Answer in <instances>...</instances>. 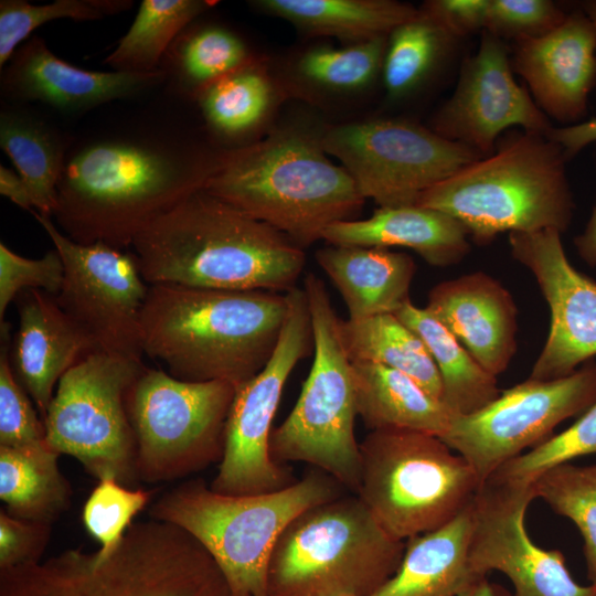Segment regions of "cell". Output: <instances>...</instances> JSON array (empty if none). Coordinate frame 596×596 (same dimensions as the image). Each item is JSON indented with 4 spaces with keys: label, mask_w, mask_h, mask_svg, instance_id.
<instances>
[{
    "label": "cell",
    "mask_w": 596,
    "mask_h": 596,
    "mask_svg": "<svg viewBox=\"0 0 596 596\" xmlns=\"http://www.w3.org/2000/svg\"><path fill=\"white\" fill-rule=\"evenodd\" d=\"M225 151L203 150L172 123L106 130L68 147L53 216L76 243L125 251L151 222L202 190Z\"/></svg>",
    "instance_id": "6da1fadb"
},
{
    "label": "cell",
    "mask_w": 596,
    "mask_h": 596,
    "mask_svg": "<svg viewBox=\"0 0 596 596\" xmlns=\"http://www.w3.org/2000/svg\"><path fill=\"white\" fill-rule=\"evenodd\" d=\"M131 248L148 285L287 292L306 263L285 234L203 189L146 226Z\"/></svg>",
    "instance_id": "7a4b0ae2"
},
{
    "label": "cell",
    "mask_w": 596,
    "mask_h": 596,
    "mask_svg": "<svg viewBox=\"0 0 596 596\" xmlns=\"http://www.w3.org/2000/svg\"><path fill=\"white\" fill-rule=\"evenodd\" d=\"M287 292L149 285L141 311L143 354L188 382L256 376L277 347Z\"/></svg>",
    "instance_id": "3957f363"
},
{
    "label": "cell",
    "mask_w": 596,
    "mask_h": 596,
    "mask_svg": "<svg viewBox=\"0 0 596 596\" xmlns=\"http://www.w3.org/2000/svg\"><path fill=\"white\" fill-rule=\"evenodd\" d=\"M203 190L301 248L322 240L330 225L354 220L365 201L319 139L291 129L227 149Z\"/></svg>",
    "instance_id": "277c9868"
},
{
    "label": "cell",
    "mask_w": 596,
    "mask_h": 596,
    "mask_svg": "<svg viewBox=\"0 0 596 596\" xmlns=\"http://www.w3.org/2000/svg\"><path fill=\"white\" fill-rule=\"evenodd\" d=\"M0 596H232L207 551L155 519L132 523L106 556L67 549L0 570Z\"/></svg>",
    "instance_id": "5b68a950"
},
{
    "label": "cell",
    "mask_w": 596,
    "mask_h": 596,
    "mask_svg": "<svg viewBox=\"0 0 596 596\" xmlns=\"http://www.w3.org/2000/svg\"><path fill=\"white\" fill-rule=\"evenodd\" d=\"M496 145L494 152L423 192L415 205L455 217L478 245L505 231L565 232L575 204L561 146L517 129Z\"/></svg>",
    "instance_id": "8992f818"
},
{
    "label": "cell",
    "mask_w": 596,
    "mask_h": 596,
    "mask_svg": "<svg viewBox=\"0 0 596 596\" xmlns=\"http://www.w3.org/2000/svg\"><path fill=\"white\" fill-rule=\"evenodd\" d=\"M347 492L318 468L260 494H222L193 479L163 493L149 514L192 535L215 561L232 596H268L269 560L286 526L305 510Z\"/></svg>",
    "instance_id": "52a82bcc"
},
{
    "label": "cell",
    "mask_w": 596,
    "mask_h": 596,
    "mask_svg": "<svg viewBox=\"0 0 596 596\" xmlns=\"http://www.w3.org/2000/svg\"><path fill=\"white\" fill-rule=\"evenodd\" d=\"M404 552L405 541L348 492L286 526L269 560L268 596H370L396 573Z\"/></svg>",
    "instance_id": "ba28073f"
},
{
    "label": "cell",
    "mask_w": 596,
    "mask_h": 596,
    "mask_svg": "<svg viewBox=\"0 0 596 596\" xmlns=\"http://www.w3.org/2000/svg\"><path fill=\"white\" fill-rule=\"evenodd\" d=\"M358 497L394 539L446 524L483 483L472 466L440 437L409 429L370 430L360 443Z\"/></svg>",
    "instance_id": "9c48e42d"
},
{
    "label": "cell",
    "mask_w": 596,
    "mask_h": 596,
    "mask_svg": "<svg viewBox=\"0 0 596 596\" xmlns=\"http://www.w3.org/2000/svg\"><path fill=\"white\" fill-rule=\"evenodd\" d=\"M313 332L315 358L300 395L286 419L273 429L272 458L281 465L306 462L339 481L350 493L361 485L355 385L339 333L340 318L323 281L304 280Z\"/></svg>",
    "instance_id": "30bf717a"
},
{
    "label": "cell",
    "mask_w": 596,
    "mask_h": 596,
    "mask_svg": "<svg viewBox=\"0 0 596 596\" xmlns=\"http://www.w3.org/2000/svg\"><path fill=\"white\" fill-rule=\"evenodd\" d=\"M235 393L230 382H188L146 368L127 396L138 481H172L220 464Z\"/></svg>",
    "instance_id": "8fae6325"
},
{
    "label": "cell",
    "mask_w": 596,
    "mask_h": 596,
    "mask_svg": "<svg viewBox=\"0 0 596 596\" xmlns=\"http://www.w3.org/2000/svg\"><path fill=\"white\" fill-rule=\"evenodd\" d=\"M142 361L92 351L58 381L44 425L49 446L77 459L97 480L126 487L138 481L136 439L127 412L128 393Z\"/></svg>",
    "instance_id": "7c38bea8"
},
{
    "label": "cell",
    "mask_w": 596,
    "mask_h": 596,
    "mask_svg": "<svg viewBox=\"0 0 596 596\" xmlns=\"http://www.w3.org/2000/svg\"><path fill=\"white\" fill-rule=\"evenodd\" d=\"M288 311L277 347L265 368L236 387L225 425L224 453L210 488L222 494L270 493L298 478L269 450L272 424L295 365L308 356L313 332L304 288L287 291Z\"/></svg>",
    "instance_id": "4fadbf2b"
},
{
    "label": "cell",
    "mask_w": 596,
    "mask_h": 596,
    "mask_svg": "<svg viewBox=\"0 0 596 596\" xmlns=\"http://www.w3.org/2000/svg\"><path fill=\"white\" fill-rule=\"evenodd\" d=\"M318 139L364 199L380 207L415 205L423 192L483 157L434 130L396 119L333 126Z\"/></svg>",
    "instance_id": "5bb4252c"
},
{
    "label": "cell",
    "mask_w": 596,
    "mask_h": 596,
    "mask_svg": "<svg viewBox=\"0 0 596 596\" xmlns=\"http://www.w3.org/2000/svg\"><path fill=\"white\" fill-rule=\"evenodd\" d=\"M64 264V280L54 296L61 309L82 330L95 351L140 361L143 355L140 319L149 285L132 252L106 244H79L32 210Z\"/></svg>",
    "instance_id": "9a60e30c"
},
{
    "label": "cell",
    "mask_w": 596,
    "mask_h": 596,
    "mask_svg": "<svg viewBox=\"0 0 596 596\" xmlns=\"http://www.w3.org/2000/svg\"><path fill=\"white\" fill-rule=\"evenodd\" d=\"M596 403V362L549 381L528 379L468 415H455L441 439L485 482L510 459L552 437L563 421Z\"/></svg>",
    "instance_id": "2e32d148"
},
{
    "label": "cell",
    "mask_w": 596,
    "mask_h": 596,
    "mask_svg": "<svg viewBox=\"0 0 596 596\" xmlns=\"http://www.w3.org/2000/svg\"><path fill=\"white\" fill-rule=\"evenodd\" d=\"M533 482L488 478L472 500L469 565L482 579L491 571L504 574L513 596H596L594 585H579L558 550L536 545L525 529Z\"/></svg>",
    "instance_id": "e0dca14e"
},
{
    "label": "cell",
    "mask_w": 596,
    "mask_h": 596,
    "mask_svg": "<svg viewBox=\"0 0 596 596\" xmlns=\"http://www.w3.org/2000/svg\"><path fill=\"white\" fill-rule=\"evenodd\" d=\"M509 244L512 257L534 275L551 310L550 332L529 379L567 376L596 355V281L570 263L556 230L511 232Z\"/></svg>",
    "instance_id": "ac0fdd59"
},
{
    "label": "cell",
    "mask_w": 596,
    "mask_h": 596,
    "mask_svg": "<svg viewBox=\"0 0 596 596\" xmlns=\"http://www.w3.org/2000/svg\"><path fill=\"white\" fill-rule=\"evenodd\" d=\"M511 127L544 136L553 128L515 82L503 40L483 30L477 53L465 60L456 89L435 115L432 130L486 157Z\"/></svg>",
    "instance_id": "d6986e66"
},
{
    "label": "cell",
    "mask_w": 596,
    "mask_h": 596,
    "mask_svg": "<svg viewBox=\"0 0 596 596\" xmlns=\"http://www.w3.org/2000/svg\"><path fill=\"white\" fill-rule=\"evenodd\" d=\"M512 65L545 115L582 123L596 85V29L584 11L572 12L549 33L517 41Z\"/></svg>",
    "instance_id": "ffe728a7"
},
{
    "label": "cell",
    "mask_w": 596,
    "mask_h": 596,
    "mask_svg": "<svg viewBox=\"0 0 596 596\" xmlns=\"http://www.w3.org/2000/svg\"><path fill=\"white\" fill-rule=\"evenodd\" d=\"M4 66L1 92L6 97L41 102L66 114L137 96L166 78L162 70L127 73L79 68L57 57L39 36L25 41Z\"/></svg>",
    "instance_id": "44dd1931"
},
{
    "label": "cell",
    "mask_w": 596,
    "mask_h": 596,
    "mask_svg": "<svg viewBox=\"0 0 596 596\" xmlns=\"http://www.w3.org/2000/svg\"><path fill=\"white\" fill-rule=\"evenodd\" d=\"M425 309L490 374L509 366L517 351V306L504 286L483 272L439 283Z\"/></svg>",
    "instance_id": "7402d4cb"
},
{
    "label": "cell",
    "mask_w": 596,
    "mask_h": 596,
    "mask_svg": "<svg viewBox=\"0 0 596 596\" xmlns=\"http://www.w3.org/2000/svg\"><path fill=\"white\" fill-rule=\"evenodd\" d=\"M17 300L19 327L10 347V363L44 421L60 379L95 350L53 296L31 289Z\"/></svg>",
    "instance_id": "603a6c76"
},
{
    "label": "cell",
    "mask_w": 596,
    "mask_h": 596,
    "mask_svg": "<svg viewBox=\"0 0 596 596\" xmlns=\"http://www.w3.org/2000/svg\"><path fill=\"white\" fill-rule=\"evenodd\" d=\"M467 228L441 211L419 205L379 207L366 220L330 225L322 240L336 246L414 249L426 263L446 267L460 263L470 252Z\"/></svg>",
    "instance_id": "cb8c5ba5"
},
{
    "label": "cell",
    "mask_w": 596,
    "mask_h": 596,
    "mask_svg": "<svg viewBox=\"0 0 596 596\" xmlns=\"http://www.w3.org/2000/svg\"><path fill=\"white\" fill-rule=\"evenodd\" d=\"M472 501L453 520L405 541L396 573L370 596H460L482 579L469 565ZM487 578V577H486Z\"/></svg>",
    "instance_id": "d4e9b609"
},
{
    "label": "cell",
    "mask_w": 596,
    "mask_h": 596,
    "mask_svg": "<svg viewBox=\"0 0 596 596\" xmlns=\"http://www.w3.org/2000/svg\"><path fill=\"white\" fill-rule=\"evenodd\" d=\"M316 259L342 296L350 320L394 313L409 300L416 265L407 254L331 245L318 249Z\"/></svg>",
    "instance_id": "484cf974"
},
{
    "label": "cell",
    "mask_w": 596,
    "mask_h": 596,
    "mask_svg": "<svg viewBox=\"0 0 596 596\" xmlns=\"http://www.w3.org/2000/svg\"><path fill=\"white\" fill-rule=\"evenodd\" d=\"M356 411L369 430L409 429L443 437L455 414L408 375L385 365L351 362Z\"/></svg>",
    "instance_id": "4316f807"
},
{
    "label": "cell",
    "mask_w": 596,
    "mask_h": 596,
    "mask_svg": "<svg viewBox=\"0 0 596 596\" xmlns=\"http://www.w3.org/2000/svg\"><path fill=\"white\" fill-rule=\"evenodd\" d=\"M58 457L47 443L0 446V499L7 513L52 525L68 510L73 491Z\"/></svg>",
    "instance_id": "83f0119b"
},
{
    "label": "cell",
    "mask_w": 596,
    "mask_h": 596,
    "mask_svg": "<svg viewBox=\"0 0 596 596\" xmlns=\"http://www.w3.org/2000/svg\"><path fill=\"white\" fill-rule=\"evenodd\" d=\"M252 3L308 34L337 36L353 44L387 36L418 12L409 4L391 0H258Z\"/></svg>",
    "instance_id": "f1b7e54d"
},
{
    "label": "cell",
    "mask_w": 596,
    "mask_h": 596,
    "mask_svg": "<svg viewBox=\"0 0 596 596\" xmlns=\"http://www.w3.org/2000/svg\"><path fill=\"white\" fill-rule=\"evenodd\" d=\"M393 315L427 348L440 375L441 401L455 415L477 412L499 396L497 376L487 372L425 308L408 300Z\"/></svg>",
    "instance_id": "f546056e"
},
{
    "label": "cell",
    "mask_w": 596,
    "mask_h": 596,
    "mask_svg": "<svg viewBox=\"0 0 596 596\" xmlns=\"http://www.w3.org/2000/svg\"><path fill=\"white\" fill-rule=\"evenodd\" d=\"M0 147L25 182L36 212L52 217L70 147L66 139L30 111L6 106L0 111Z\"/></svg>",
    "instance_id": "4dcf8cb0"
},
{
    "label": "cell",
    "mask_w": 596,
    "mask_h": 596,
    "mask_svg": "<svg viewBox=\"0 0 596 596\" xmlns=\"http://www.w3.org/2000/svg\"><path fill=\"white\" fill-rule=\"evenodd\" d=\"M339 333L351 362H371L397 370L441 400L438 369L423 341L393 313L339 322Z\"/></svg>",
    "instance_id": "1f68e13d"
},
{
    "label": "cell",
    "mask_w": 596,
    "mask_h": 596,
    "mask_svg": "<svg viewBox=\"0 0 596 596\" xmlns=\"http://www.w3.org/2000/svg\"><path fill=\"white\" fill-rule=\"evenodd\" d=\"M202 0H142L126 34L104 61L113 71L153 73L191 21L214 6Z\"/></svg>",
    "instance_id": "d6a6232c"
},
{
    "label": "cell",
    "mask_w": 596,
    "mask_h": 596,
    "mask_svg": "<svg viewBox=\"0 0 596 596\" xmlns=\"http://www.w3.org/2000/svg\"><path fill=\"white\" fill-rule=\"evenodd\" d=\"M383 79L387 94L400 98L414 91L457 40L424 9L396 26L387 39Z\"/></svg>",
    "instance_id": "836d02e7"
},
{
    "label": "cell",
    "mask_w": 596,
    "mask_h": 596,
    "mask_svg": "<svg viewBox=\"0 0 596 596\" xmlns=\"http://www.w3.org/2000/svg\"><path fill=\"white\" fill-rule=\"evenodd\" d=\"M270 98L269 81L251 63L212 83L198 95L207 125L228 137L254 129L265 117Z\"/></svg>",
    "instance_id": "e575fe53"
},
{
    "label": "cell",
    "mask_w": 596,
    "mask_h": 596,
    "mask_svg": "<svg viewBox=\"0 0 596 596\" xmlns=\"http://www.w3.org/2000/svg\"><path fill=\"white\" fill-rule=\"evenodd\" d=\"M532 482L535 497L578 529L584 541L587 577L596 587V465L563 464Z\"/></svg>",
    "instance_id": "d590c367"
},
{
    "label": "cell",
    "mask_w": 596,
    "mask_h": 596,
    "mask_svg": "<svg viewBox=\"0 0 596 596\" xmlns=\"http://www.w3.org/2000/svg\"><path fill=\"white\" fill-rule=\"evenodd\" d=\"M170 46L171 72L181 88L198 95L212 83L248 64L243 41L228 30L207 26L178 36Z\"/></svg>",
    "instance_id": "8d00e7d4"
},
{
    "label": "cell",
    "mask_w": 596,
    "mask_h": 596,
    "mask_svg": "<svg viewBox=\"0 0 596 596\" xmlns=\"http://www.w3.org/2000/svg\"><path fill=\"white\" fill-rule=\"evenodd\" d=\"M129 0H56L32 4L25 0L0 1V66L9 62L21 42L39 26L57 19L98 20L126 11Z\"/></svg>",
    "instance_id": "74e56055"
},
{
    "label": "cell",
    "mask_w": 596,
    "mask_h": 596,
    "mask_svg": "<svg viewBox=\"0 0 596 596\" xmlns=\"http://www.w3.org/2000/svg\"><path fill=\"white\" fill-rule=\"evenodd\" d=\"M386 45L387 36H380L347 47H316L302 55L298 71L306 79L327 88L360 89L382 68Z\"/></svg>",
    "instance_id": "f35d334b"
},
{
    "label": "cell",
    "mask_w": 596,
    "mask_h": 596,
    "mask_svg": "<svg viewBox=\"0 0 596 596\" xmlns=\"http://www.w3.org/2000/svg\"><path fill=\"white\" fill-rule=\"evenodd\" d=\"M590 454H596V403L567 429L510 459L490 477L532 482L553 467Z\"/></svg>",
    "instance_id": "ab89813d"
},
{
    "label": "cell",
    "mask_w": 596,
    "mask_h": 596,
    "mask_svg": "<svg viewBox=\"0 0 596 596\" xmlns=\"http://www.w3.org/2000/svg\"><path fill=\"white\" fill-rule=\"evenodd\" d=\"M151 497L152 491L131 489L113 478L98 480L84 503L82 520L86 531L99 542L100 556L117 547L134 517Z\"/></svg>",
    "instance_id": "60d3db41"
},
{
    "label": "cell",
    "mask_w": 596,
    "mask_h": 596,
    "mask_svg": "<svg viewBox=\"0 0 596 596\" xmlns=\"http://www.w3.org/2000/svg\"><path fill=\"white\" fill-rule=\"evenodd\" d=\"M4 342L0 352V446L26 447L47 443L45 425L20 384L10 363L8 329L1 323Z\"/></svg>",
    "instance_id": "b9f144b4"
},
{
    "label": "cell",
    "mask_w": 596,
    "mask_h": 596,
    "mask_svg": "<svg viewBox=\"0 0 596 596\" xmlns=\"http://www.w3.org/2000/svg\"><path fill=\"white\" fill-rule=\"evenodd\" d=\"M64 280V264L53 248L41 258H26L0 244V320L11 301L24 290H42L56 296Z\"/></svg>",
    "instance_id": "7bdbcfd3"
},
{
    "label": "cell",
    "mask_w": 596,
    "mask_h": 596,
    "mask_svg": "<svg viewBox=\"0 0 596 596\" xmlns=\"http://www.w3.org/2000/svg\"><path fill=\"white\" fill-rule=\"evenodd\" d=\"M566 15L549 0H487L485 30L520 41L549 33Z\"/></svg>",
    "instance_id": "ee69618b"
},
{
    "label": "cell",
    "mask_w": 596,
    "mask_h": 596,
    "mask_svg": "<svg viewBox=\"0 0 596 596\" xmlns=\"http://www.w3.org/2000/svg\"><path fill=\"white\" fill-rule=\"evenodd\" d=\"M52 525L17 519L0 511V570L41 561Z\"/></svg>",
    "instance_id": "f6af8a7d"
},
{
    "label": "cell",
    "mask_w": 596,
    "mask_h": 596,
    "mask_svg": "<svg viewBox=\"0 0 596 596\" xmlns=\"http://www.w3.org/2000/svg\"><path fill=\"white\" fill-rule=\"evenodd\" d=\"M423 9L456 39L485 30L487 0H433L426 2Z\"/></svg>",
    "instance_id": "bcb514c9"
},
{
    "label": "cell",
    "mask_w": 596,
    "mask_h": 596,
    "mask_svg": "<svg viewBox=\"0 0 596 596\" xmlns=\"http://www.w3.org/2000/svg\"><path fill=\"white\" fill-rule=\"evenodd\" d=\"M546 137L558 143L566 159L570 160L589 143L596 141V118L566 127H553Z\"/></svg>",
    "instance_id": "7dc6e473"
},
{
    "label": "cell",
    "mask_w": 596,
    "mask_h": 596,
    "mask_svg": "<svg viewBox=\"0 0 596 596\" xmlns=\"http://www.w3.org/2000/svg\"><path fill=\"white\" fill-rule=\"evenodd\" d=\"M0 193L24 210L31 212L34 207L25 182L18 172L3 164L0 166Z\"/></svg>",
    "instance_id": "c3c4849f"
},
{
    "label": "cell",
    "mask_w": 596,
    "mask_h": 596,
    "mask_svg": "<svg viewBox=\"0 0 596 596\" xmlns=\"http://www.w3.org/2000/svg\"><path fill=\"white\" fill-rule=\"evenodd\" d=\"M579 257L590 267L596 266V203L583 233L574 238Z\"/></svg>",
    "instance_id": "681fc988"
},
{
    "label": "cell",
    "mask_w": 596,
    "mask_h": 596,
    "mask_svg": "<svg viewBox=\"0 0 596 596\" xmlns=\"http://www.w3.org/2000/svg\"><path fill=\"white\" fill-rule=\"evenodd\" d=\"M503 587L498 584H491L487 578L482 579L467 593L460 596H500Z\"/></svg>",
    "instance_id": "f907efd6"
},
{
    "label": "cell",
    "mask_w": 596,
    "mask_h": 596,
    "mask_svg": "<svg viewBox=\"0 0 596 596\" xmlns=\"http://www.w3.org/2000/svg\"><path fill=\"white\" fill-rule=\"evenodd\" d=\"M582 8L596 29V0L583 2Z\"/></svg>",
    "instance_id": "816d5d0a"
},
{
    "label": "cell",
    "mask_w": 596,
    "mask_h": 596,
    "mask_svg": "<svg viewBox=\"0 0 596 596\" xmlns=\"http://www.w3.org/2000/svg\"><path fill=\"white\" fill-rule=\"evenodd\" d=\"M500 596H513L511 593H509L504 587L501 592V595Z\"/></svg>",
    "instance_id": "f5cc1de1"
}]
</instances>
